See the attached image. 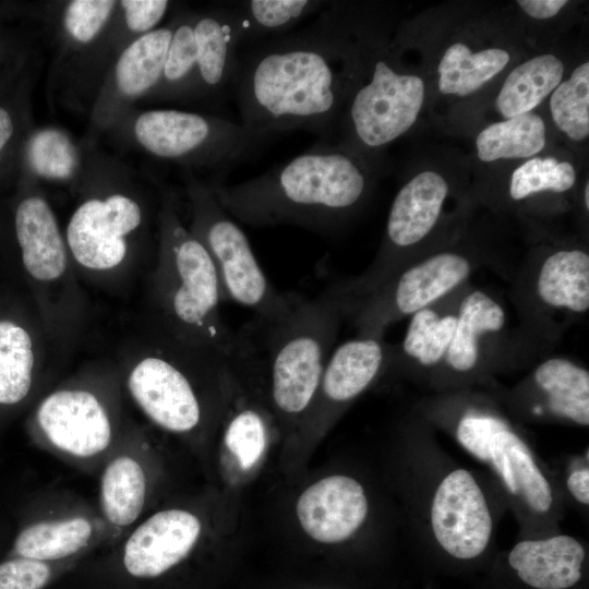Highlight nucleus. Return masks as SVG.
I'll return each instance as SVG.
<instances>
[{
    "instance_id": "f257e3e1",
    "label": "nucleus",
    "mask_w": 589,
    "mask_h": 589,
    "mask_svg": "<svg viewBox=\"0 0 589 589\" xmlns=\"http://www.w3.org/2000/svg\"><path fill=\"white\" fill-rule=\"evenodd\" d=\"M335 7L310 25L238 56L231 86L241 123L280 135L306 130L325 143L350 93L352 51Z\"/></svg>"
},
{
    "instance_id": "f03ea898",
    "label": "nucleus",
    "mask_w": 589,
    "mask_h": 589,
    "mask_svg": "<svg viewBox=\"0 0 589 589\" xmlns=\"http://www.w3.org/2000/svg\"><path fill=\"white\" fill-rule=\"evenodd\" d=\"M366 170L349 151L318 142L247 181L213 191L238 221L254 227L290 225L314 232L333 229L363 200Z\"/></svg>"
},
{
    "instance_id": "7ed1b4c3",
    "label": "nucleus",
    "mask_w": 589,
    "mask_h": 589,
    "mask_svg": "<svg viewBox=\"0 0 589 589\" xmlns=\"http://www.w3.org/2000/svg\"><path fill=\"white\" fill-rule=\"evenodd\" d=\"M344 306L333 288L313 298L297 294L283 313L253 316L235 333L231 363L265 376L267 396L285 419L308 410L334 350Z\"/></svg>"
},
{
    "instance_id": "20e7f679",
    "label": "nucleus",
    "mask_w": 589,
    "mask_h": 589,
    "mask_svg": "<svg viewBox=\"0 0 589 589\" xmlns=\"http://www.w3.org/2000/svg\"><path fill=\"white\" fill-rule=\"evenodd\" d=\"M453 435L490 470L524 538L558 532L562 492L529 443L505 419L468 411L458 419Z\"/></svg>"
},
{
    "instance_id": "39448f33",
    "label": "nucleus",
    "mask_w": 589,
    "mask_h": 589,
    "mask_svg": "<svg viewBox=\"0 0 589 589\" xmlns=\"http://www.w3.org/2000/svg\"><path fill=\"white\" fill-rule=\"evenodd\" d=\"M159 293L176 336L231 357L235 333L221 321L224 299L215 264L204 244L168 211Z\"/></svg>"
},
{
    "instance_id": "423d86ee",
    "label": "nucleus",
    "mask_w": 589,
    "mask_h": 589,
    "mask_svg": "<svg viewBox=\"0 0 589 589\" xmlns=\"http://www.w3.org/2000/svg\"><path fill=\"white\" fill-rule=\"evenodd\" d=\"M419 482V528L447 556L471 561L494 541L497 526L495 492L489 482L464 466L440 462Z\"/></svg>"
},
{
    "instance_id": "0eeeda50",
    "label": "nucleus",
    "mask_w": 589,
    "mask_h": 589,
    "mask_svg": "<svg viewBox=\"0 0 589 589\" xmlns=\"http://www.w3.org/2000/svg\"><path fill=\"white\" fill-rule=\"evenodd\" d=\"M134 132L139 143L157 157L199 159L224 175L257 156L278 136L242 123L172 109L143 112Z\"/></svg>"
},
{
    "instance_id": "6e6552de",
    "label": "nucleus",
    "mask_w": 589,
    "mask_h": 589,
    "mask_svg": "<svg viewBox=\"0 0 589 589\" xmlns=\"http://www.w3.org/2000/svg\"><path fill=\"white\" fill-rule=\"evenodd\" d=\"M195 232L217 269L224 299L237 302L257 317H273L287 310L296 293L275 289L263 272L248 237L219 204L211 189L193 184Z\"/></svg>"
},
{
    "instance_id": "1a4fd4ad",
    "label": "nucleus",
    "mask_w": 589,
    "mask_h": 589,
    "mask_svg": "<svg viewBox=\"0 0 589 589\" xmlns=\"http://www.w3.org/2000/svg\"><path fill=\"white\" fill-rule=\"evenodd\" d=\"M211 350L181 340L176 349L158 350L132 369L129 390L154 423L175 433L199 426L203 407L189 372Z\"/></svg>"
},
{
    "instance_id": "9d476101",
    "label": "nucleus",
    "mask_w": 589,
    "mask_h": 589,
    "mask_svg": "<svg viewBox=\"0 0 589 589\" xmlns=\"http://www.w3.org/2000/svg\"><path fill=\"white\" fill-rule=\"evenodd\" d=\"M370 79L350 91L347 122L352 136L363 147H382L416 122L424 100V83L413 74L397 72L378 58L371 63Z\"/></svg>"
},
{
    "instance_id": "9b49d317",
    "label": "nucleus",
    "mask_w": 589,
    "mask_h": 589,
    "mask_svg": "<svg viewBox=\"0 0 589 589\" xmlns=\"http://www.w3.org/2000/svg\"><path fill=\"white\" fill-rule=\"evenodd\" d=\"M141 223L140 205L125 195L92 199L72 214L67 228V242L82 266L94 271L111 269L124 260L125 237Z\"/></svg>"
},
{
    "instance_id": "f8f14e48",
    "label": "nucleus",
    "mask_w": 589,
    "mask_h": 589,
    "mask_svg": "<svg viewBox=\"0 0 589 589\" xmlns=\"http://www.w3.org/2000/svg\"><path fill=\"white\" fill-rule=\"evenodd\" d=\"M370 503L364 486L353 477H325L299 496L296 514L303 531L324 544L351 539L364 526Z\"/></svg>"
},
{
    "instance_id": "ddd939ff",
    "label": "nucleus",
    "mask_w": 589,
    "mask_h": 589,
    "mask_svg": "<svg viewBox=\"0 0 589 589\" xmlns=\"http://www.w3.org/2000/svg\"><path fill=\"white\" fill-rule=\"evenodd\" d=\"M38 424L62 452L87 458L104 452L111 441V424L98 398L86 390L50 394L39 405Z\"/></svg>"
},
{
    "instance_id": "4468645a",
    "label": "nucleus",
    "mask_w": 589,
    "mask_h": 589,
    "mask_svg": "<svg viewBox=\"0 0 589 589\" xmlns=\"http://www.w3.org/2000/svg\"><path fill=\"white\" fill-rule=\"evenodd\" d=\"M471 266L457 253L442 252L405 271L388 289L363 310L361 324L375 329L390 314H413L464 281Z\"/></svg>"
},
{
    "instance_id": "2eb2a0df",
    "label": "nucleus",
    "mask_w": 589,
    "mask_h": 589,
    "mask_svg": "<svg viewBox=\"0 0 589 589\" xmlns=\"http://www.w3.org/2000/svg\"><path fill=\"white\" fill-rule=\"evenodd\" d=\"M201 521L184 509H165L141 524L123 549L125 569L137 578L158 577L184 560L201 534Z\"/></svg>"
},
{
    "instance_id": "dca6fc26",
    "label": "nucleus",
    "mask_w": 589,
    "mask_h": 589,
    "mask_svg": "<svg viewBox=\"0 0 589 589\" xmlns=\"http://www.w3.org/2000/svg\"><path fill=\"white\" fill-rule=\"evenodd\" d=\"M587 551L569 534L522 538L508 552L509 566L534 589H568L582 576Z\"/></svg>"
},
{
    "instance_id": "f3484780",
    "label": "nucleus",
    "mask_w": 589,
    "mask_h": 589,
    "mask_svg": "<svg viewBox=\"0 0 589 589\" xmlns=\"http://www.w3.org/2000/svg\"><path fill=\"white\" fill-rule=\"evenodd\" d=\"M384 361V346L374 335L341 344L333 350L311 404H318V412L348 404L373 383Z\"/></svg>"
},
{
    "instance_id": "a211bd4d",
    "label": "nucleus",
    "mask_w": 589,
    "mask_h": 589,
    "mask_svg": "<svg viewBox=\"0 0 589 589\" xmlns=\"http://www.w3.org/2000/svg\"><path fill=\"white\" fill-rule=\"evenodd\" d=\"M15 232L27 274L38 281H52L67 268V253L57 219L38 196L23 200L15 213Z\"/></svg>"
},
{
    "instance_id": "6ab92c4d",
    "label": "nucleus",
    "mask_w": 589,
    "mask_h": 589,
    "mask_svg": "<svg viewBox=\"0 0 589 589\" xmlns=\"http://www.w3.org/2000/svg\"><path fill=\"white\" fill-rule=\"evenodd\" d=\"M447 191L445 179L431 170L407 182L389 211L386 228L389 244L402 249L422 240L436 224Z\"/></svg>"
},
{
    "instance_id": "aec40b11",
    "label": "nucleus",
    "mask_w": 589,
    "mask_h": 589,
    "mask_svg": "<svg viewBox=\"0 0 589 589\" xmlns=\"http://www.w3.org/2000/svg\"><path fill=\"white\" fill-rule=\"evenodd\" d=\"M197 47L195 79L208 92H219L232 83L241 31L235 5L194 20Z\"/></svg>"
},
{
    "instance_id": "412c9836",
    "label": "nucleus",
    "mask_w": 589,
    "mask_h": 589,
    "mask_svg": "<svg viewBox=\"0 0 589 589\" xmlns=\"http://www.w3.org/2000/svg\"><path fill=\"white\" fill-rule=\"evenodd\" d=\"M533 381L552 416L588 426L589 372L586 369L566 359L552 358L537 366Z\"/></svg>"
},
{
    "instance_id": "4be33fe9",
    "label": "nucleus",
    "mask_w": 589,
    "mask_h": 589,
    "mask_svg": "<svg viewBox=\"0 0 589 589\" xmlns=\"http://www.w3.org/2000/svg\"><path fill=\"white\" fill-rule=\"evenodd\" d=\"M564 73L562 61L546 53L527 60L506 77L495 101L504 118L531 112L561 83Z\"/></svg>"
},
{
    "instance_id": "5701e85b",
    "label": "nucleus",
    "mask_w": 589,
    "mask_h": 589,
    "mask_svg": "<svg viewBox=\"0 0 589 589\" xmlns=\"http://www.w3.org/2000/svg\"><path fill=\"white\" fill-rule=\"evenodd\" d=\"M541 299L554 308L586 312L589 308V256L581 250H560L542 264L537 283Z\"/></svg>"
},
{
    "instance_id": "b1692460",
    "label": "nucleus",
    "mask_w": 589,
    "mask_h": 589,
    "mask_svg": "<svg viewBox=\"0 0 589 589\" xmlns=\"http://www.w3.org/2000/svg\"><path fill=\"white\" fill-rule=\"evenodd\" d=\"M505 323L503 308L483 291L465 297L456 316L453 340L446 352L447 362L458 372L472 370L479 359V336L500 330Z\"/></svg>"
},
{
    "instance_id": "393cba45",
    "label": "nucleus",
    "mask_w": 589,
    "mask_h": 589,
    "mask_svg": "<svg viewBox=\"0 0 589 589\" xmlns=\"http://www.w3.org/2000/svg\"><path fill=\"white\" fill-rule=\"evenodd\" d=\"M508 61L509 55L504 49L472 52L465 44L456 43L438 63V88L443 94L470 95L500 73Z\"/></svg>"
},
{
    "instance_id": "a878e982",
    "label": "nucleus",
    "mask_w": 589,
    "mask_h": 589,
    "mask_svg": "<svg viewBox=\"0 0 589 589\" xmlns=\"http://www.w3.org/2000/svg\"><path fill=\"white\" fill-rule=\"evenodd\" d=\"M172 31L169 27L151 31L124 49L115 74L122 94L141 95L161 80Z\"/></svg>"
},
{
    "instance_id": "bb28decb",
    "label": "nucleus",
    "mask_w": 589,
    "mask_h": 589,
    "mask_svg": "<svg viewBox=\"0 0 589 589\" xmlns=\"http://www.w3.org/2000/svg\"><path fill=\"white\" fill-rule=\"evenodd\" d=\"M146 481L141 465L129 456H119L106 467L100 484V502L106 518L128 526L140 516L145 501Z\"/></svg>"
},
{
    "instance_id": "cd10ccee",
    "label": "nucleus",
    "mask_w": 589,
    "mask_h": 589,
    "mask_svg": "<svg viewBox=\"0 0 589 589\" xmlns=\"http://www.w3.org/2000/svg\"><path fill=\"white\" fill-rule=\"evenodd\" d=\"M544 144V122L532 112L486 127L476 142L478 156L483 161L530 157L541 152Z\"/></svg>"
},
{
    "instance_id": "c85d7f7f",
    "label": "nucleus",
    "mask_w": 589,
    "mask_h": 589,
    "mask_svg": "<svg viewBox=\"0 0 589 589\" xmlns=\"http://www.w3.org/2000/svg\"><path fill=\"white\" fill-rule=\"evenodd\" d=\"M34 363L33 340L26 328L0 318V405H15L28 395Z\"/></svg>"
},
{
    "instance_id": "c756f323",
    "label": "nucleus",
    "mask_w": 589,
    "mask_h": 589,
    "mask_svg": "<svg viewBox=\"0 0 589 589\" xmlns=\"http://www.w3.org/2000/svg\"><path fill=\"white\" fill-rule=\"evenodd\" d=\"M92 536V526L83 517L37 522L20 532L14 550L21 556L39 562L70 556L84 548Z\"/></svg>"
},
{
    "instance_id": "7c9ffc66",
    "label": "nucleus",
    "mask_w": 589,
    "mask_h": 589,
    "mask_svg": "<svg viewBox=\"0 0 589 589\" xmlns=\"http://www.w3.org/2000/svg\"><path fill=\"white\" fill-rule=\"evenodd\" d=\"M320 0H248L235 5L241 41L287 34L311 14L323 10Z\"/></svg>"
},
{
    "instance_id": "2f4dec72",
    "label": "nucleus",
    "mask_w": 589,
    "mask_h": 589,
    "mask_svg": "<svg viewBox=\"0 0 589 589\" xmlns=\"http://www.w3.org/2000/svg\"><path fill=\"white\" fill-rule=\"evenodd\" d=\"M556 127L574 141L589 134V63L578 65L570 77L557 85L550 98Z\"/></svg>"
},
{
    "instance_id": "473e14b6",
    "label": "nucleus",
    "mask_w": 589,
    "mask_h": 589,
    "mask_svg": "<svg viewBox=\"0 0 589 589\" xmlns=\"http://www.w3.org/2000/svg\"><path fill=\"white\" fill-rule=\"evenodd\" d=\"M267 440V419L261 408L239 404L229 417L224 442L242 469H250L260 460Z\"/></svg>"
},
{
    "instance_id": "72a5a7b5",
    "label": "nucleus",
    "mask_w": 589,
    "mask_h": 589,
    "mask_svg": "<svg viewBox=\"0 0 589 589\" xmlns=\"http://www.w3.org/2000/svg\"><path fill=\"white\" fill-rule=\"evenodd\" d=\"M27 156L32 169L46 179H68L77 165L73 143L63 132L52 128L40 130L33 135Z\"/></svg>"
},
{
    "instance_id": "f704fd0d",
    "label": "nucleus",
    "mask_w": 589,
    "mask_h": 589,
    "mask_svg": "<svg viewBox=\"0 0 589 589\" xmlns=\"http://www.w3.org/2000/svg\"><path fill=\"white\" fill-rule=\"evenodd\" d=\"M575 180V169L568 161L532 158L513 172L509 193L514 200H521L541 191L564 192Z\"/></svg>"
},
{
    "instance_id": "c9c22d12",
    "label": "nucleus",
    "mask_w": 589,
    "mask_h": 589,
    "mask_svg": "<svg viewBox=\"0 0 589 589\" xmlns=\"http://www.w3.org/2000/svg\"><path fill=\"white\" fill-rule=\"evenodd\" d=\"M197 47L194 20L183 21L172 31L163 76L168 86L187 84L196 72Z\"/></svg>"
},
{
    "instance_id": "e433bc0d",
    "label": "nucleus",
    "mask_w": 589,
    "mask_h": 589,
    "mask_svg": "<svg viewBox=\"0 0 589 589\" xmlns=\"http://www.w3.org/2000/svg\"><path fill=\"white\" fill-rule=\"evenodd\" d=\"M116 2L111 0H74L64 13V27L79 43L91 41L109 19Z\"/></svg>"
},
{
    "instance_id": "4c0bfd02",
    "label": "nucleus",
    "mask_w": 589,
    "mask_h": 589,
    "mask_svg": "<svg viewBox=\"0 0 589 589\" xmlns=\"http://www.w3.org/2000/svg\"><path fill=\"white\" fill-rule=\"evenodd\" d=\"M49 567L35 560L20 557L0 564V589H41L49 579Z\"/></svg>"
},
{
    "instance_id": "58836bf2",
    "label": "nucleus",
    "mask_w": 589,
    "mask_h": 589,
    "mask_svg": "<svg viewBox=\"0 0 589 589\" xmlns=\"http://www.w3.org/2000/svg\"><path fill=\"white\" fill-rule=\"evenodd\" d=\"M127 26L136 33H148L165 15L169 2L165 0H123Z\"/></svg>"
},
{
    "instance_id": "ea45409f",
    "label": "nucleus",
    "mask_w": 589,
    "mask_h": 589,
    "mask_svg": "<svg viewBox=\"0 0 589 589\" xmlns=\"http://www.w3.org/2000/svg\"><path fill=\"white\" fill-rule=\"evenodd\" d=\"M456 328V316L440 317L429 332L419 363L424 366L436 364L447 352Z\"/></svg>"
},
{
    "instance_id": "a19ab883",
    "label": "nucleus",
    "mask_w": 589,
    "mask_h": 589,
    "mask_svg": "<svg viewBox=\"0 0 589 589\" xmlns=\"http://www.w3.org/2000/svg\"><path fill=\"white\" fill-rule=\"evenodd\" d=\"M440 317L436 312L429 308L413 313L402 341V350L408 357L418 361L426 336Z\"/></svg>"
},
{
    "instance_id": "79ce46f5",
    "label": "nucleus",
    "mask_w": 589,
    "mask_h": 589,
    "mask_svg": "<svg viewBox=\"0 0 589 589\" xmlns=\"http://www.w3.org/2000/svg\"><path fill=\"white\" fill-rule=\"evenodd\" d=\"M564 488L567 494L579 505H589V467L588 453L574 461L566 470Z\"/></svg>"
},
{
    "instance_id": "37998d69",
    "label": "nucleus",
    "mask_w": 589,
    "mask_h": 589,
    "mask_svg": "<svg viewBox=\"0 0 589 589\" xmlns=\"http://www.w3.org/2000/svg\"><path fill=\"white\" fill-rule=\"evenodd\" d=\"M519 7L530 16L545 20L556 15L566 0H518Z\"/></svg>"
},
{
    "instance_id": "c03bdc74",
    "label": "nucleus",
    "mask_w": 589,
    "mask_h": 589,
    "mask_svg": "<svg viewBox=\"0 0 589 589\" xmlns=\"http://www.w3.org/2000/svg\"><path fill=\"white\" fill-rule=\"evenodd\" d=\"M13 132V123L9 112L0 107V151L10 140Z\"/></svg>"
},
{
    "instance_id": "a18cd8bd",
    "label": "nucleus",
    "mask_w": 589,
    "mask_h": 589,
    "mask_svg": "<svg viewBox=\"0 0 589 589\" xmlns=\"http://www.w3.org/2000/svg\"><path fill=\"white\" fill-rule=\"evenodd\" d=\"M584 200H585L586 208L588 209L589 208V184H588V182L586 183V187H585Z\"/></svg>"
}]
</instances>
